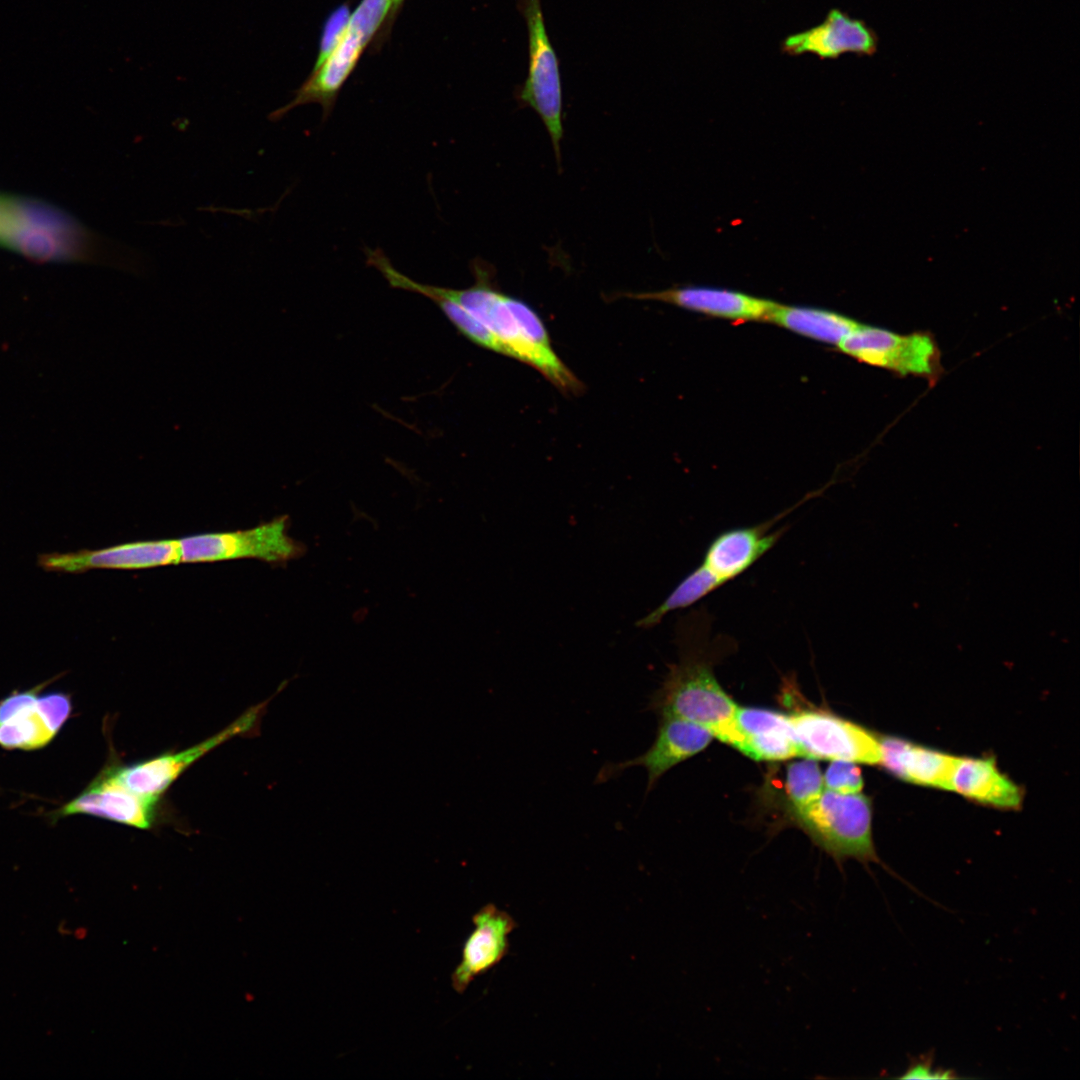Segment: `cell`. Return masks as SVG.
<instances>
[{
  "label": "cell",
  "mask_w": 1080,
  "mask_h": 1080,
  "mask_svg": "<svg viewBox=\"0 0 1080 1080\" xmlns=\"http://www.w3.org/2000/svg\"><path fill=\"white\" fill-rule=\"evenodd\" d=\"M178 539L137 541L69 553H45L38 565L53 572L81 573L90 569H145L180 563Z\"/></svg>",
  "instance_id": "8fae6325"
},
{
  "label": "cell",
  "mask_w": 1080,
  "mask_h": 1080,
  "mask_svg": "<svg viewBox=\"0 0 1080 1080\" xmlns=\"http://www.w3.org/2000/svg\"><path fill=\"white\" fill-rule=\"evenodd\" d=\"M838 346L859 361L901 375L929 378L937 375L940 369L938 347L927 333L902 335L859 324Z\"/></svg>",
  "instance_id": "52a82bcc"
},
{
  "label": "cell",
  "mask_w": 1080,
  "mask_h": 1080,
  "mask_svg": "<svg viewBox=\"0 0 1080 1080\" xmlns=\"http://www.w3.org/2000/svg\"><path fill=\"white\" fill-rule=\"evenodd\" d=\"M736 721L745 738L744 755L756 761L804 757L789 715L763 708L738 707Z\"/></svg>",
  "instance_id": "d6986e66"
},
{
  "label": "cell",
  "mask_w": 1080,
  "mask_h": 1080,
  "mask_svg": "<svg viewBox=\"0 0 1080 1080\" xmlns=\"http://www.w3.org/2000/svg\"><path fill=\"white\" fill-rule=\"evenodd\" d=\"M951 791L977 803L999 809L1021 807L1023 789L1003 774L993 757H957Z\"/></svg>",
  "instance_id": "ac0fdd59"
},
{
  "label": "cell",
  "mask_w": 1080,
  "mask_h": 1080,
  "mask_svg": "<svg viewBox=\"0 0 1080 1080\" xmlns=\"http://www.w3.org/2000/svg\"><path fill=\"white\" fill-rule=\"evenodd\" d=\"M879 764L893 776L916 785L951 791L957 757L896 736L879 737Z\"/></svg>",
  "instance_id": "e0dca14e"
},
{
  "label": "cell",
  "mask_w": 1080,
  "mask_h": 1080,
  "mask_svg": "<svg viewBox=\"0 0 1080 1080\" xmlns=\"http://www.w3.org/2000/svg\"><path fill=\"white\" fill-rule=\"evenodd\" d=\"M933 1058L931 1056L919 1057L913 1060L904 1074L899 1078L901 1079H953L957 1078L955 1072L952 1070L933 1069Z\"/></svg>",
  "instance_id": "4316f807"
},
{
  "label": "cell",
  "mask_w": 1080,
  "mask_h": 1080,
  "mask_svg": "<svg viewBox=\"0 0 1080 1080\" xmlns=\"http://www.w3.org/2000/svg\"><path fill=\"white\" fill-rule=\"evenodd\" d=\"M348 4L337 7L327 18L320 38L319 52L313 69L319 67L343 38L350 21Z\"/></svg>",
  "instance_id": "cb8c5ba5"
},
{
  "label": "cell",
  "mask_w": 1080,
  "mask_h": 1080,
  "mask_svg": "<svg viewBox=\"0 0 1080 1080\" xmlns=\"http://www.w3.org/2000/svg\"><path fill=\"white\" fill-rule=\"evenodd\" d=\"M474 930L466 939L459 964L451 974V985L463 993L474 979L496 965L509 951V934L517 927L506 911L494 904L484 905L472 917Z\"/></svg>",
  "instance_id": "9a60e30c"
},
{
  "label": "cell",
  "mask_w": 1080,
  "mask_h": 1080,
  "mask_svg": "<svg viewBox=\"0 0 1080 1080\" xmlns=\"http://www.w3.org/2000/svg\"><path fill=\"white\" fill-rule=\"evenodd\" d=\"M517 8L526 21L529 43L528 75L518 90L517 98L540 116L559 164L563 138L559 59L546 30L541 0H518Z\"/></svg>",
  "instance_id": "5b68a950"
},
{
  "label": "cell",
  "mask_w": 1080,
  "mask_h": 1080,
  "mask_svg": "<svg viewBox=\"0 0 1080 1080\" xmlns=\"http://www.w3.org/2000/svg\"><path fill=\"white\" fill-rule=\"evenodd\" d=\"M159 799L138 795L117 782L107 768L77 797L55 812L54 818L86 814L139 829H149Z\"/></svg>",
  "instance_id": "5bb4252c"
},
{
  "label": "cell",
  "mask_w": 1080,
  "mask_h": 1080,
  "mask_svg": "<svg viewBox=\"0 0 1080 1080\" xmlns=\"http://www.w3.org/2000/svg\"><path fill=\"white\" fill-rule=\"evenodd\" d=\"M3 198H4V196L0 195V210H1L2 203H3Z\"/></svg>",
  "instance_id": "f1b7e54d"
},
{
  "label": "cell",
  "mask_w": 1080,
  "mask_h": 1080,
  "mask_svg": "<svg viewBox=\"0 0 1080 1080\" xmlns=\"http://www.w3.org/2000/svg\"><path fill=\"white\" fill-rule=\"evenodd\" d=\"M795 507L759 524L721 532L709 543L699 565L719 587L739 577L781 539L787 526L771 528Z\"/></svg>",
  "instance_id": "7c38bea8"
},
{
  "label": "cell",
  "mask_w": 1080,
  "mask_h": 1080,
  "mask_svg": "<svg viewBox=\"0 0 1080 1080\" xmlns=\"http://www.w3.org/2000/svg\"><path fill=\"white\" fill-rule=\"evenodd\" d=\"M824 788L843 794L859 793L864 786L861 769L857 763L832 760L823 775Z\"/></svg>",
  "instance_id": "603a6c76"
},
{
  "label": "cell",
  "mask_w": 1080,
  "mask_h": 1080,
  "mask_svg": "<svg viewBox=\"0 0 1080 1080\" xmlns=\"http://www.w3.org/2000/svg\"><path fill=\"white\" fill-rule=\"evenodd\" d=\"M622 296L662 301L706 315L741 321L768 319L777 306L766 299L709 287H681L656 292L623 293Z\"/></svg>",
  "instance_id": "2e32d148"
},
{
  "label": "cell",
  "mask_w": 1080,
  "mask_h": 1080,
  "mask_svg": "<svg viewBox=\"0 0 1080 1080\" xmlns=\"http://www.w3.org/2000/svg\"><path fill=\"white\" fill-rule=\"evenodd\" d=\"M784 787L792 815L815 803L825 789L817 759L804 757L790 762L786 767Z\"/></svg>",
  "instance_id": "7402d4cb"
},
{
  "label": "cell",
  "mask_w": 1080,
  "mask_h": 1080,
  "mask_svg": "<svg viewBox=\"0 0 1080 1080\" xmlns=\"http://www.w3.org/2000/svg\"><path fill=\"white\" fill-rule=\"evenodd\" d=\"M390 0H362L351 14L346 32L336 48L295 91L293 99L270 114L273 121L300 105L316 103L323 118L330 115L338 94L354 71L361 55L373 42L388 14Z\"/></svg>",
  "instance_id": "277c9868"
},
{
  "label": "cell",
  "mask_w": 1080,
  "mask_h": 1080,
  "mask_svg": "<svg viewBox=\"0 0 1080 1080\" xmlns=\"http://www.w3.org/2000/svg\"><path fill=\"white\" fill-rule=\"evenodd\" d=\"M471 270L475 282L464 289L419 283L401 272L393 274L391 285L429 299L441 297L452 301L484 325L504 345L509 357L534 367L558 389L566 387L571 378L569 370L548 361L524 336L510 307V296L496 285L493 266L476 258Z\"/></svg>",
  "instance_id": "7a4b0ae2"
},
{
  "label": "cell",
  "mask_w": 1080,
  "mask_h": 1080,
  "mask_svg": "<svg viewBox=\"0 0 1080 1080\" xmlns=\"http://www.w3.org/2000/svg\"><path fill=\"white\" fill-rule=\"evenodd\" d=\"M263 708L264 704L253 707L216 735L181 752L164 753L134 764L110 765L106 768L117 782L130 791L141 796L160 799L161 795L196 760L221 743L253 727Z\"/></svg>",
  "instance_id": "9c48e42d"
},
{
  "label": "cell",
  "mask_w": 1080,
  "mask_h": 1080,
  "mask_svg": "<svg viewBox=\"0 0 1080 1080\" xmlns=\"http://www.w3.org/2000/svg\"><path fill=\"white\" fill-rule=\"evenodd\" d=\"M872 815V801L861 792L843 794L824 789L815 803L793 816L839 865L855 859L865 866L876 863L885 867L873 842Z\"/></svg>",
  "instance_id": "3957f363"
},
{
  "label": "cell",
  "mask_w": 1080,
  "mask_h": 1080,
  "mask_svg": "<svg viewBox=\"0 0 1080 1080\" xmlns=\"http://www.w3.org/2000/svg\"><path fill=\"white\" fill-rule=\"evenodd\" d=\"M677 661L669 665L649 709L662 716H676L708 729L713 737L745 751L738 728V706L719 684L714 668L736 648L726 634H712V618L703 607L691 610L676 624Z\"/></svg>",
  "instance_id": "6da1fadb"
},
{
  "label": "cell",
  "mask_w": 1080,
  "mask_h": 1080,
  "mask_svg": "<svg viewBox=\"0 0 1080 1080\" xmlns=\"http://www.w3.org/2000/svg\"><path fill=\"white\" fill-rule=\"evenodd\" d=\"M49 682H45L37 687H34L25 692H15L5 699L0 701V724L14 717L16 714L24 710L25 708L33 705L37 698L38 693L42 687Z\"/></svg>",
  "instance_id": "484cf974"
},
{
  "label": "cell",
  "mask_w": 1080,
  "mask_h": 1080,
  "mask_svg": "<svg viewBox=\"0 0 1080 1080\" xmlns=\"http://www.w3.org/2000/svg\"><path fill=\"white\" fill-rule=\"evenodd\" d=\"M789 717L804 757L879 764V737L857 723L824 710Z\"/></svg>",
  "instance_id": "ba28073f"
},
{
  "label": "cell",
  "mask_w": 1080,
  "mask_h": 1080,
  "mask_svg": "<svg viewBox=\"0 0 1080 1080\" xmlns=\"http://www.w3.org/2000/svg\"><path fill=\"white\" fill-rule=\"evenodd\" d=\"M768 319L803 336L837 345L859 325L835 312L779 304Z\"/></svg>",
  "instance_id": "ffe728a7"
},
{
  "label": "cell",
  "mask_w": 1080,
  "mask_h": 1080,
  "mask_svg": "<svg viewBox=\"0 0 1080 1080\" xmlns=\"http://www.w3.org/2000/svg\"><path fill=\"white\" fill-rule=\"evenodd\" d=\"M55 736L40 714L36 702L0 724V746L5 749H38L47 745Z\"/></svg>",
  "instance_id": "44dd1931"
},
{
  "label": "cell",
  "mask_w": 1080,
  "mask_h": 1080,
  "mask_svg": "<svg viewBox=\"0 0 1080 1080\" xmlns=\"http://www.w3.org/2000/svg\"><path fill=\"white\" fill-rule=\"evenodd\" d=\"M878 43L877 33L864 20L833 8L820 24L787 36L780 49L788 56L810 53L826 60L837 59L845 53L872 56L877 52Z\"/></svg>",
  "instance_id": "4fadbf2b"
},
{
  "label": "cell",
  "mask_w": 1080,
  "mask_h": 1080,
  "mask_svg": "<svg viewBox=\"0 0 1080 1080\" xmlns=\"http://www.w3.org/2000/svg\"><path fill=\"white\" fill-rule=\"evenodd\" d=\"M404 0H390V7L385 21L382 24L381 29L373 40V46L379 43L378 48L384 43L385 38L390 34L392 25L395 18L400 12L401 6Z\"/></svg>",
  "instance_id": "83f0119b"
},
{
  "label": "cell",
  "mask_w": 1080,
  "mask_h": 1080,
  "mask_svg": "<svg viewBox=\"0 0 1080 1080\" xmlns=\"http://www.w3.org/2000/svg\"><path fill=\"white\" fill-rule=\"evenodd\" d=\"M36 706L50 730L55 734L62 728L72 710L70 697L60 692L38 697Z\"/></svg>",
  "instance_id": "d4e9b609"
},
{
  "label": "cell",
  "mask_w": 1080,
  "mask_h": 1080,
  "mask_svg": "<svg viewBox=\"0 0 1080 1080\" xmlns=\"http://www.w3.org/2000/svg\"><path fill=\"white\" fill-rule=\"evenodd\" d=\"M713 738L708 729L692 721L676 716L659 717L650 748L633 759L605 764L596 776V783L615 778L632 767H642L647 772L649 792L667 771L704 750Z\"/></svg>",
  "instance_id": "30bf717a"
},
{
  "label": "cell",
  "mask_w": 1080,
  "mask_h": 1080,
  "mask_svg": "<svg viewBox=\"0 0 1080 1080\" xmlns=\"http://www.w3.org/2000/svg\"><path fill=\"white\" fill-rule=\"evenodd\" d=\"M289 517L280 516L254 528L191 535L178 539L181 562L202 563L256 558L285 563L305 554L306 547L288 534Z\"/></svg>",
  "instance_id": "8992f818"
}]
</instances>
